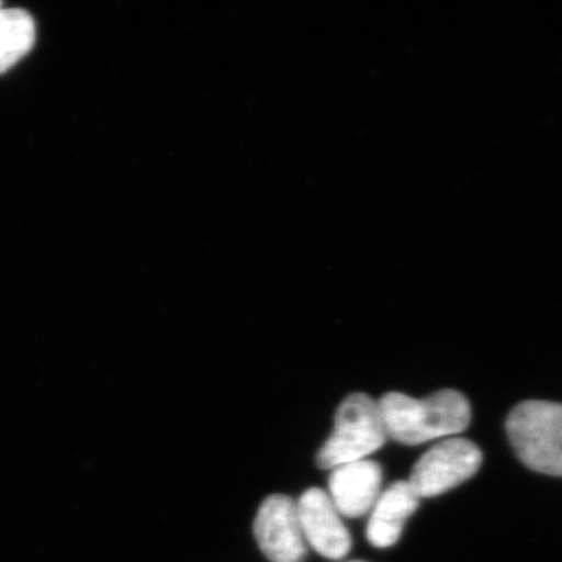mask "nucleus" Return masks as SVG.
<instances>
[{"mask_svg":"<svg viewBox=\"0 0 562 562\" xmlns=\"http://www.w3.org/2000/svg\"><path fill=\"white\" fill-rule=\"evenodd\" d=\"M255 539L271 562H303L306 541L299 520L297 502L288 495H269L254 522Z\"/></svg>","mask_w":562,"mask_h":562,"instance_id":"39448f33","label":"nucleus"},{"mask_svg":"<svg viewBox=\"0 0 562 562\" xmlns=\"http://www.w3.org/2000/svg\"><path fill=\"white\" fill-rule=\"evenodd\" d=\"M387 438L419 446L431 439L460 435L471 424V405L461 392L443 390L424 401L390 392L379 402Z\"/></svg>","mask_w":562,"mask_h":562,"instance_id":"f257e3e1","label":"nucleus"},{"mask_svg":"<svg viewBox=\"0 0 562 562\" xmlns=\"http://www.w3.org/2000/svg\"><path fill=\"white\" fill-rule=\"evenodd\" d=\"M506 432L514 452L531 471L562 476L561 403H520L506 420Z\"/></svg>","mask_w":562,"mask_h":562,"instance_id":"7ed1b4c3","label":"nucleus"},{"mask_svg":"<svg viewBox=\"0 0 562 562\" xmlns=\"http://www.w3.org/2000/svg\"><path fill=\"white\" fill-rule=\"evenodd\" d=\"M419 495L408 482L392 483L380 494L368 524V541L376 549H390L401 539L406 519L419 508Z\"/></svg>","mask_w":562,"mask_h":562,"instance_id":"6e6552de","label":"nucleus"},{"mask_svg":"<svg viewBox=\"0 0 562 562\" xmlns=\"http://www.w3.org/2000/svg\"><path fill=\"white\" fill-rule=\"evenodd\" d=\"M35 43V22L24 10L0 9V74L13 68Z\"/></svg>","mask_w":562,"mask_h":562,"instance_id":"1a4fd4ad","label":"nucleus"},{"mask_svg":"<svg viewBox=\"0 0 562 562\" xmlns=\"http://www.w3.org/2000/svg\"><path fill=\"white\" fill-rule=\"evenodd\" d=\"M349 562H366V561H349Z\"/></svg>","mask_w":562,"mask_h":562,"instance_id":"9d476101","label":"nucleus"},{"mask_svg":"<svg viewBox=\"0 0 562 562\" xmlns=\"http://www.w3.org/2000/svg\"><path fill=\"white\" fill-rule=\"evenodd\" d=\"M382 468L375 461L360 460L338 465L328 479L333 505L342 516H366L382 494Z\"/></svg>","mask_w":562,"mask_h":562,"instance_id":"0eeeda50","label":"nucleus"},{"mask_svg":"<svg viewBox=\"0 0 562 562\" xmlns=\"http://www.w3.org/2000/svg\"><path fill=\"white\" fill-rule=\"evenodd\" d=\"M297 513L305 541L321 557L339 561L349 554L350 532L327 492L319 487L303 492L297 502Z\"/></svg>","mask_w":562,"mask_h":562,"instance_id":"423d86ee","label":"nucleus"},{"mask_svg":"<svg viewBox=\"0 0 562 562\" xmlns=\"http://www.w3.org/2000/svg\"><path fill=\"white\" fill-rule=\"evenodd\" d=\"M482 462V450L472 441L446 439L422 454L408 483L419 498L436 497L472 479Z\"/></svg>","mask_w":562,"mask_h":562,"instance_id":"20e7f679","label":"nucleus"},{"mask_svg":"<svg viewBox=\"0 0 562 562\" xmlns=\"http://www.w3.org/2000/svg\"><path fill=\"white\" fill-rule=\"evenodd\" d=\"M387 439L379 402L368 394L355 392L344 398L336 412L335 431L322 446L316 462L324 471H333L347 462L366 460L382 449Z\"/></svg>","mask_w":562,"mask_h":562,"instance_id":"f03ea898","label":"nucleus"}]
</instances>
